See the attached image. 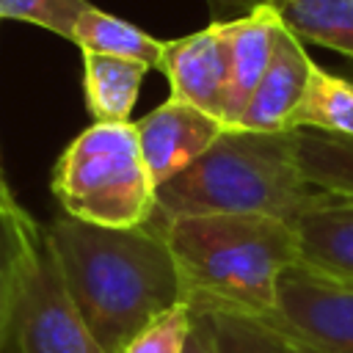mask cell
Returning a JSON list of instances; mask_svg holds the SVG:
<instances>
[{
	"label": "cell",
	"instance_id": "6da1fadb",
	"mask_svg": "<svg viewBox=\"0 0 353 353\" xmlns=\"http://www.w3.org/2000/svg\"><path fill=\"white\" fill-rule=\"evenodd\" d=\"M44 229L66 290L105 353H121L157 317L188 303L154 218L135 229H105L61 212Z\"/></svg>",
	"mask_w": 353,
	"mask_h": 353
},
{
	"label": "cell",
	"instance_id": "7a4b0ae2",
	"mask_svg": "<svg viewBox=\"0 0 353 353\" xmlns=\"http://www.w3.org/2000/svg\"><path fill=\"white\" fill-rule=\"evenodd\" d=\"M152 218L163 229L190 306L256 320L273 312L279 279L298 262L292 223L268 215Z\"/></svg>",
	"mask_w": 353,
	"mask_h": 353
},
{
	"label": "cell",
	"instance_id": "3957f363",
	"mask_svg": "<svg viewBox=\"0 0 353 353\" xmlns=\"http://www.w3.org/2000/svg\"><path fill=\"white\" fill-rule=\"evenodd\" d=\"M298 130H223L188 168L157 185V218L268 215L292 223L320 196L298 168Z\"/></svg>",
	"mask_w": 353,
	"mask_h": 353
},
{
	"label": "cell",
	"instance_id": "277c9868",
	"mask_svg": "<svg viewBox=\"0 0 353 353\" xmlns=\"http://www.w3.org/2000/svg\"><path fill=\"white\" fill-rule=\"evenodd\" d=\"M50 188L63 215L91 226L135 229L157 210V188L132 121L85 127L61 152Z\"/></svg>",
	"mask_w": 353,
	"mask_h": 353
},
{
	"label": "cell",
	"instance_id": "5b68a950",
	"mask_svg": "<svg viewBox=\"0 0 353 353\" xmlns=\"http://www.w3.org/2000/svg\"><path fill=\"white\" fill-rule=\"evenodd\" d=\"M0 353H105L83 323L36 218L22 229Z\"/></svg>",
	"mask_w": 353,
	"mask_h": 353
},
{
	"label": "cell",
	"instance_id": "8992f818",
	"mask_svg": "<svg viewBox=\"0 0 353 353\" xmlns=\"http://www.w3.org/2000/svg\"><path fill=\"white\" fill-rule=\"evenodd\" d=\"M312 353H353V281L290 265L276 287V306L262 320Z\"/></svg>",
	"mask_w": 353,
	"mask_h": 353
},
{
	"label": "cell",
	"instance_id": "52a82bcc",
	"mask_svg": "<svg viewBox=\"0 0 353 353\" xmlns=\"http://www.w3.org/2000/svg\"><path fill=\"white\" fill-rule=\"evenodd\" d=\"M157 69L168 80L171 99L223 121L229 85V41L223 19H212L196 33L163 41Z\"/></svg>",
	"mask_w": 353,
	"mask_h": 353
},
{
	"label": "cell",
	"instance_id": "ba28073f",
	"mask_svg": "<svg viewBox=\"0 0 353 353\" xmlns=\"http://www.w3.org/2000/svg\"><path fill=\"white\" fill-rule=\"evenodd\" d=\"M132 127L154 188L199 160L226 130L221 119L171 97Z\"/></svg>",
	"mask_w": 353,
	"mask_h": 353
},
{
	"label": "cell",
	"instance_id": "9c48e42d",
	"mask_svg": "<svg viewBox=\"0 0 353 353\" xmlns=\"http://www.w3.org/2000/svg\"><path fill=\"white\" fill-rule=\"evenodd\" d=\"M314 61L306 47L281 25L273 47V58L259 85L254 88L234 130L248 132H290V119L303 99Z\"/></svg>",
	"mask_w": 353,
	"mask_h": 353
},
{
	"label": "cell",
	"instance_id": "30bf717a",
	"mask_svg": "<svg viewBox=\"0 0 353 353\" xmlns=\"http://www.w3.org/2000/svg\"><path fill=\"white\" fill-rule=\"evenodd\" d=\"M229 41V85H226V110L223 124L234 130L254 88L270 66L276 36L281 30L279 17L270 6H256L248 14L223 19Z\"/></svg>",
	"mask_w": 353,
	"mask_h": 353
},
{
	"label": "cell",
	"instance_id": "8fae6325",
	"mask_svg": "<svg viewBox=\"0 0 353 353\" xmlns=\"http://www.w3.org/2000/svg\"><path fill=\"white\" fill-rule=\"evenodd\" d=\"M298 237V265L353 281V201L320 193L292 221Z\"/></svg>",
	"mask_w": 353,
	"mask_h": 353
},
{
	"label": "cell",
	"instance_id": "7c38bea8",
	"mask_svg": "<svg viewBox=\"0 0 353 353\" xmlns=\"http://www.w3.org/2000/svg\"><path fill=\"white\" fill-rule=\"evenodd\" d=\"M149 66L127 58L83 52V94L97 124H127Z\"/></svg>",
	"mask_w": 353,
	"mask_h": 353
},
{
	"label": "cell",
	"instance_id": "4fadbf2b",
	"mask_svg": "<svg viewBox=\"0 0 353 353\" xmlns=\"http://www.w3.org/2000/svg\"><path fill=\"white\" fill-rule=\"evenodd\" d=\"M301 41L353 58V0H265Z\"/></svg>",
	"mask_w": 353,
	"mask_h": 353
},
{
	"label": "cell",
	"instance_id": "5bb4252c",
	"mask_svg": "<svg viewBox=\"0 0 353 353\" xmlns=\"http://www.w3.org/2000/svg\"><path fill=\"white\" fill-rule=\"evenodd\" d=\"M72 44L80 47V52H97V55H113V58H127L138 61L149 69H157L163 41L141 30L138 25L113 17L110 11H102L97 6H88L72 33Z\"/></svg>",
	"mask_w": 353,
	"mask_h": 353
},
{
	"label": "cell",
	"instance_id": "9a60e30c",
	"mask_svg": "<svg viewBox=\"0 0 353 353\" xmlns=\"http://www.w3.org/2000/svg\"><path fill=\"white\" fill-rule=\"evenodd\" d=\"M290 130L353 138V80L314 63L303 99L290 119Z\"/></svg>",
	"mask_w": 353,
	"mask_h": 353
},
{
	"label": "cell",
	"instance_id": "2e32d148",
	"mask_svg": "<svg viewBox=\"0 0 353 353\" xmlns=\"http://www.w3.org/2000/svg\"><path fill=\"white\" fill-rule=\"evenodd\" d=\"M295 154L303 179L314 190L353 201V138L298 130Z\"/></svg>",
	"mask_w": 353,
	"mask_h": 353
},
{
	"label": "cell",
	"instance_id": "e0dca14e",
	"mask_svg": "<svg viewBox=\"0 0 353 353\" xmlns=\"http://www.w3.org/2000/svg\"><path fill=\"white\" fill-rule=\"evenodd\" d=\"M207 312V309H204ZM223 353H298L290 339L256 317L210 312Z\"/></svg>",
	"mask_w": 353,
	"mask_h": 353
},
{
	"label": "cell",
	"instance_id": "ac0fdd59",
	"mask_svg": "<svg viewBox=\"0 0 353 353\" xmlns=\"http://www.w3.org/2000/svg\"><path fill=\"white\" fill-rule=\"evenodd\" d=\"M88 6V0H0V19L30 22L72 41L74 25Z\"/></svg>",
	"mask_w": 353,
	"mask_h": 353
},
{
	"label": "cell",
	"instance_id": "d6986e66",
	"mask_svg": "<svg viewBox=\"0 0 353 353\" xmlns=\"http://www.w3.org/2000/svg\"><path fill=\"white\" fill-rule=\"evenodd\" d=\"M190 328V303H179L143 328L121 353H182Z\"/></svg>",
	"mask_w": 353,
	"mask_h": 353
},
{
	"label": "cell",
	"instance_id": "ffe728a7",
	"mask_svg": "<svg viewBox=\"0 0 353 353\" xmlns=\"http://www.w3.org/2000/svg\"><path fill=\"white\" fill-rule=\"evenodd\" d=\"M28 221H33L30 212L8 215L6 210H0V347H3V334H6V312H8L11 281H14V268L19 256V240H22V229Z\"/></svg>",
	"mask_w": 353,
	"mask_h": 353
},
{
	"label": "cell",
	"instance_id": "44dd1931",
	"mask_svg": "<svg viewBox=\"0 0 353 353\" xmlns=\"http://www.w3.org/2000/svg\"><path fill=\"white\" fill-rule=\"evenodd\" d=\"M182 353H223L210 312L190 306V328H188Z\"/></svg>",
	"mask_w": 353,
	"mask_h": 353
},
{
	"label": "cell",
	"instance_id": "7402d4cb",
	"mask_svg": "<svg viewBox=\"0 0 353 353\" xmlns=\"http://www.w3.org/2000/svg\"><path fill=\"white\" fill-rule=\"evenodd\" d=\"M0 210H6L8 215H22V212H28V210L17 201V196H14V190H11V185H8V179H6V174H3V163H0Z\"/></svg>",
	"mask_w": 353,
	"mask_h": 353
},
{
	"label": "cell",
	"instance_id": "603a6c76",
	"mask_svg": "<svg viewBox=\"0 0 353 353\" xmlns=\"http://www.w3.org/2000/svg\"><path fill=\"white\" fill-rule=\"evenodd\" d=\"M215 11H240V14H248L251 8L256 6H265V0H207ZM237 14V17H240Z\"/></svg>",
	"mask_w": 353,
	"mask_h": 353
},
{
	"label": "cell",
	"instance_id": "cb8c5ba5",
	"mask_svg": "<svg viewBox=\"0 0 353 353\" xmlns=\"http://www.w3.org/2000/svg\"><path fill=\"white\" fill-rule=\"evenodd\" d=\"M284 339H287V336H284ZM295 350H298V353H312V350H306V347H298V345H295Z\"/></svg>",
	"mask_w": 353,
	"mask_h": 353
}]
</instances>
